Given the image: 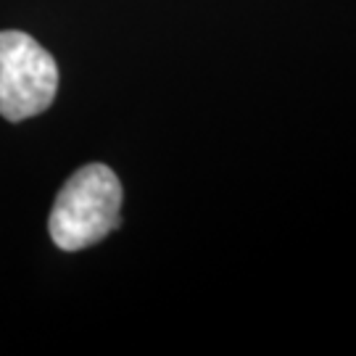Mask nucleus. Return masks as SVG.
<instances>
[{"label":"nucleus","instance_id":"obj_2","mask_svg":"<svg viewBox=\"0 0 356 356\" xmlns=\"http://www.w3.org/2000/svg\"><path fill=\"white\" fill-rule=\"evenodd\" d=\"M58 90L53 56L26 32H0V116L22 122L51 108Z\"/></svg>","mask_w":356,"mask_h":356},{"label":"nucleus","instance_id":"obj_1","mask_svg":"<svg viewBox=\"0 0 356 356\" xmlns=\"http://www.w3.org/2000/svg\"><path fill=\"white\" fill-rule=\"evenodd\" d=\"M122 185L106 164H88L66 179L53 204L48 232L61 251H82L119 227Z\"/></svg>","mask_w":356,"mask_h":356}]
</instances>
